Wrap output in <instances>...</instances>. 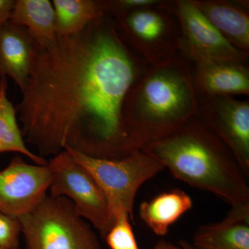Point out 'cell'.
Here are the masks:
<instances>
[{"mask_svg": "<svg viewBox=\"0 0 249 249\" xmlns=\"http://www.w3.org/2000/svg\"><path fill=\"white\" fill-rule=\"evenodd\" d=\"M65 150L86 168L102 190L113 223L123 215L133 220L136 196L140 187L165 169L151 156L137 150L121 159L94 158L71 149Z\"/></svg>", "mask_w": 249, "mask_h": 249, "instance_id": "obj_4", "label": "cell"}, {"mask_svg": "<svg viewBox=\"0 0 249 249\" xmlns=\"http://www.w3.org/2000/svg\"></svg>", "mask_w": 249, "mask_h": 249, "instance_id": "obj_26", "label": "cell"}, {"mask_svg": "<svg viewBox=\"0 0 249 249\" xmlns=\"http://www.w3.org/2000/svg\"><path fill=\"white\" fill-rule=\"evenodd\" d=\"M191 243L197 249H249V203L232 206L220 222L198 228Z\"/></svg>", "mask_w": 249, "mask_h": 249, "instance_id": "obj_14", "label": "cell"}, {"mask_svg": "<svg viewBox=\"0 0 249 249\" xmlns=\"http://www.w3.org/2000/svg\"><path fill=\"white\" fill-rule=\"evenodd\" d=\"M6 77H0V154L18 152L26 156L34 164L48 165V160L31 152L18 122L17 111L7 94Z\"/></svg>", "mask_w": 249, "mask_h": 249, "instance_id": "obj_18", "label": "cell"}, {"mask_svg": "<svg viewBox=\"0 0 249 249\" xmlns=\"http://www.w3.org/2000/svg\"><path fill=\"white\" fill-rule=\"evenodd\" d=\"M191 196L182 190L160 193L139 207L141 219L158 236H164L170 227L193 208Z\"/></svg>", "mask_w": 249, "mask_h": 249, "instance_id": "obj_16", "label": "cell"}, {"mask_svg": "<svg viewBox=\"0 0 249 249\" xmlns=\"http://www.w3.org/2000/svg\"><path fill=\"white\" fill-rule=\"evenodd\" d=\"M52 181L48 165L29 164L16 156L0 170V213L19 218L47 196Z\"/></svg>", "mask_w": 249, "mask_h": 249, "instance_id": "obj_10", "label": "cell"}, {"mask_svg": "<svg viewBox=\"0 0 249 249\" xmlns=\"http://www.w3.org/2000/svg\"><path fill=\"white\" fill-rule=\"evenodd\" d=\"M9 21L25 28L38 48H47L58 39L55 12L49 0H16Z\"/></svg>", "mask_w": 249, "mask_h": 249, "instance_id": "obj_15", "label": "cell"}, {"mask_svg": "<svg viewBox=\"0 0 249 249\" xmlns=\"http://www.w3.org/2000/svg\"><path fill=\"white\" fill-rule=\"evenodd\" d=\"M48 165L52 173L49 196L68 199L78 215L104 239L114 223L104 193L92 175L67 150L52 157Z\"/></svg>", "mask_w": 249, "mask_h": 249, "instance_id": "obj_7", "label": "cell"}, {"mask_svg": "<svg viewBox=\"0 0 249 249\" xmlns=\"http://www.w3.org/2000/svg\"><path fill=\"white\" fill-rule=\"evenodd\" d=\"M204 17L232 46L249 53L248 0H192Z\"/></svg>", "mask_w": 249, "mask_h": 249, "instance_id": "obj_13", "label": "cell"}, {"mask_svg": "<svg viewBox=\"0 0 249 249\" xmlns=\"http://www.w3.org/2000/svg\"><path fill=\"white\" fill-rule=\"evenodd\" d=\"M163 5L178 21L181 32L179 54L187 61L247 64L249 53L235 48L226 40L192 0H165Z\"/></svg>", "mask_w": 249, "mask_h": 249, "instance_id": "obj_8", "label": "cell"}, {"mask_svg": "<svg viewBox=\"0 0 249 249\" xmlns=\"http://www.w3.org/2000/svg\"><path fill=\"white\" fill-rule=\"evenodd\" d=\"M58 37L77 35L88 25L106 17L101 0H53Z\"/></svg>", "mask_w": 249, "mask_h": 249, "instance_id": "obj_17", "label": "cell"}, {"mask_svg": "<svg viewBox=\"0 0 249 249\" xmlns=\"http://www.w3.org/2000/svg\"><path fill=\"white\" fill-rule=\"evenodd\" d=\"M130 220L123 215L113 224L104 238L110 249H139Z\"/></svg>", "mask_w": 249, "mask_h": 249, "instance_id": "obj_19", "label": "cell"}, {"mask_svg": "<svg viewBox=\"0 0 249 249\" xmlns=\"http://www.w3.org/2000/svg\"><path fill=\"white\" fill-rule=\"evenodd\" d=\"M14 2V0H0V28L9 20Z\"/></svg>", "mask_w": 249, "mask_h": 249, "instance_id": "obj_22", "label": "cell"}, {"mask_svg": "<svg viewBox=\"0 0 249 249\" xmlns=\"http://www.w3.org/2000/svg\"><path fill=\"white\" fill-rule=\"evenodd\" d=\"M142 150L192 187L215 195L231 206L249 203L247 178L235 157L196 116Z\"/></svg>", "mask_w": 249, "mask_h": 249, "instance_id": "obj_2", "label": "cell"}, {"mask_svg": "<svg viewBox=\"0 0 249 249\" xmlns=\"http://www.w3.org/2000/svg\"><path fill=\"white\" fill-rule=\"evenodd\" d=\"M0 249H4L1 248V247H0Z\"/></svg>", "mask_w": 249, "mask_h": 249, "instance_id": "obj_25", "label": "cell"}, {"mask_svg": "<svg viewBox=\"0 0 249 249\" xmlns=\"http://www.w3.org/2000/svg\"><path fill=\"white\" fill-rule=\"evenodd\" d=\"M22 226L18 218L0 213V247L18 249Z\"/></svg>", "mask_w": 249, "mask_h": 249, "instance_id": "obj_20", "label": "cell"}, {"mask_svg": "<svg viewBox=\"0 0 249 249\" xmlns=\"http://www.w3.org/2000/svg\"><path fill=\"white\" fill-rule=\"evenodd\" d=\"M162 1L163 0H101L105 16L111 18L131 10L160 4Z\"/></svg>", "mask_w": 249, "mask_h": 249, "instance_id": "obj_21", "label": "cell"}, {"mask_svg": "<svg viewBox=\"0 0 249 249\" xmlns=\"http://www.w3.org/2000/svg\"><path fill=\"white\" fill-rule=\"evenodd\" d=\"M191 64L196 98L249 96V69L234 61H200Z\"/></svg>", "mask_w": 249, "mask_h": 249, "instance_id": "obj_11", "label": "cell"}, {"mask_svg": "<svg viewBox=\"0 0 249 249\" xmlns=\"http://www.w3.org/2000/svg\"><path fill=\"white\" fill-rule=\"evenodd\" d=\"M36 45L25 28L8 21L0 28V77L13 79L21 91L30 76Z\"/></svg>", "mask_w": 249, "mask_h": 249, "instance_id": "obj_12", "label": "cell"}, {"mask_svg": "<svg viewBox=\"0 0 249 249\" xmlns=\"http://www.w3.org/2000/svg\"><path fill=\"white\" fill-rule=\"evenodd\" d=\"M226 145L249 178V101L234 96L197 98V116Z\"/></svg>", "mask_w": 249, "mask_h": 249, "instance_id": "obj_9", "label": "cell"}, {"mask_svg": "<svg viewBox=\"0 0 249 249\" xmlns=\"http://www.w3.org/2000/svg\"><path fill=\"white\" fill-rule=\"evenodd\" d=\"M147 68L109 17L77 35L58 37L47 48L36 47L16 107L24 140L44 158L66 148L94 158L129 155L123 107Z\"/></svg>", "mask_w": 249, "mask_h": 249, "instance_id": "obj_1", "label": "cell"}, {"mask_svg": "<svg viewBox=\"0 0 249 249\" xmlns=\"http://www.w3.org/2000/svg\"><path fill=\"white\" fill-rule=\"evenodd\" d=\"M160 4L121 13L112 18L124 44L147 66L179 55L181 32L175 16Z\"/></svg>", "mask_w": 249, "mask_h": 249, "instance_id": "obj_6", "label": "cell"}, {"mask_svg": "<svg viewBox=\"0 0 249 249\" xmlns=\"http://www.w3.org/2000/svg\"><path fill=\"white\" fill-rule=\"evenodd\" d=\"M197 116L191 64L181 55L149 66L129 90L123 107L132 150L173 133Z\"/></svg>", "mask_w": 249, "mask_h": 249, "instance_id": "obj_3", "label": "cell"}, {"mask_svg": "<svg viewBox=\"0 0 249 249\" xmlns=\"http://www.w3.org/2000/svg\"><path fill=\"white\" fill-rule=\"evenodd\" d=\"M152 249H183L179 245H175L170 242L164 240H160Z\"/></svg>", "mask_w": 249, "mask_h": 249, "instance_id": "obj_23", "label": "cell"}, {"mask_svg": "<svg viewBox=\"0 0 249 249\" xmlns=\"http://www.w3.org/2000/svg\"><path fill=\"white\" fill-rule=\"evenodd\" d=\"M178 245L183 249H197L191 242L186 240H181L178 242Z\"/></svg>", "mask_w": 249, "mask_h": 249, "instance_id": "obj_24", "label": "cell"}, {"mask_svg": "<svg viewBox=\"0 0 249 249\" xmlns=\"http://www.w3.org/2000/svg\"><path fill=\"white\" fill-rule=\"evenodd\" d=\"M18 219L25 249H101L91 224L78 215L67 198L47 196Z\"/></svg>", "mask_w": 249, "mask_h": 249, "instance_id": "obj_5", "label": "cell"}]
</instances>
